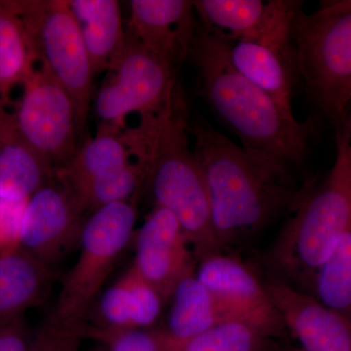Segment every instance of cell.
I'll use <instances>...</instances> for the list:
<instances>
[{
  "mask_svg": "<svg viewBox=\"0 0 351 351\" xmlns=\"http://www.w3.org/2000/svg\"><path fill=\"white\" fill-rule=\"evenodd\" d=\"M169 302L167 326L164 330L180 341L193 338L228 321L216 298L196 274L180 281Z\"/></svg>",
  "mask_w": 351,
  "mask_h": 351,
  "instance_id": "obj_21",
  "label": "cell"
},
{
  "mask_svg": "<svg viewBox=\"0 0 351 351\" xmlns=\"http://www.w3.org/2000/svg\"><path fill=\"white\" fill-rule=\"evenodd\" d=\"M297 73L320 117L335 126L351 101V0H325L313 13L302 2L292 20Z\"/></svg>",
  "mask_w": 351,
  "mask_h": 351,
  "instance_id": "obj_5",
  "label": "cell"
},
{
  "mask_svg": "<svg viewBox=\"0 0 351 351\" xmlns=\"http://www.w3.org/2000/svg\"><path fill=\"white\" fill-rule=\"evenodd\" d=\"M336 126L341 127V128L343 129V131L346 132V135H348V141H350L351 149V101L350 105L348 106V108H346L341 122H339L338 125Z\"/></svg>",
  "mask_w": 351,
  "mask_h": 351,
  "instance_id": "obj_31",
  "label": "cell"
},
{
  "mask_svg": "<svg viewBox=\"0 0 351 351\" xmlns=\"http://www.w3.org/2000/svg\"><path fill=\"white\" fill-rule=\"evenodd\" d=\"M351 226V149L336 126V156L320 182L302 184L285 223L263 255L267 280L311 295L314 277Z\"/></svg>",
  "mask_w": 351,
  "mask_h": 351,
  "instance_id": "obj_4",
  "label": "cell"
},
{
  "mask_svg": "<svg viewBox=\"0 0 351 351\" xmlns=\"http://www.w3.org/2000/svg\"><path fill=\"white\" fill-rule=\"evenodd\" d=\"M94 77L108 73L126 43L127 32L117 0H71Z\"/></svg>",
  "mask_w": 351,
  "mask_h": 351,
  "instance_id": "obj_19",
  "label": "cell"
},
{
  "mask_svg": "<svg viewBox=\"0 0 351 351\" xmlns=\"http://www.w3.org/2000/svg\"><path fill=\"white\" fill-rule=\"evenodd\" d=\"M173 339L175 351H279L277 339L239 320L223 321L184 341Z\"/></svg>",
  "mask_w": 351,
  "mask_h": 351,
  "instance_id": "obj_25",
  "label": "cell"
},
{
  "mask_svg": "<svg viewBox=\"0 0 351 351\" xmlns=\"http://www.w3.org/2000/svg\"><path fill=\"white\" fill-rule=\"evenodd\" d=\"M189 132L223 252L252 243L294 206L302 186L291 169L234 144L201 117L189 120Z\"/></svg>",
  "mask_w": 351,
  "mask_h": 351,
  "instance_id": "obj_1",
  "label": "cell"
},
{
  "mask_svg": "<svg viewBox=\"0 0 351 351\" xmlns=\"http://www.w3.org/2000/svg\"><path fill=\"white\" fill-rule=\"evenodd\" d=\"M127 34L179 71L199 27L193 1L132 0Z\"/></svg>",
  "mask_w": 351,
  "mask_h": 351,
  "instance_id": "obj_14",
  "label": "cell"
},
{
  "mask_svg": "<svg viewBox=\"0 0 351 351\" xmlns=\"http://www.w3.org/2000/svg\"><path fill=\"white\" fill-rule=\"evenodd\" d=\"M165 304L156 289L130 267L101 291L85 319V327L104 331L151 329Z\"/></svg>",
  "mask_w": 351,
  "mask_h": 351,
  "instance_id": "obj_16",
  "label": "cell"
},
{
  "mask_svg": "<svg viewBox=\"0 0 351 351\" xmlns=\"http://www.w3.org/2000/svg\"><path fill=\"white\" fill-rule=\"evenodd\" d=\"M135 160L121 131L99 127L98 133L78 147L75 156L55 171V178L66 188L105 177Z\"/></svg>",
  "mask_w": 351,
  "mask_h": 351,
  "instance_id": "obj_20",
  "label": "cell"
},
{
  "mask_svg": "<svg viewBox=\"0 0 351 351\" xmlns=\"http://www.w3.org/2000/svg\"><path fill=\"white\" fill-rule=\"evenodd\" d=\"M51 164L21 135L0 104V199L25 202L54 178Z\"/></svg>",
  "mask_w": 351,
  "mask_h": 351,
  "instance_id": "obj_17",
  "label": "cell"
},
{
  "mask_svg": "<svg viewBox=\"0 0 351 351\" xmlns=\"http://www.w3.org/2000/svg\"><path fill=\"white\" fill-rule=\"evenodd\" d=\"M230 46L199 24L188 59L195 66L203 99L245 149L289 169L302 165L319 120L287 117L269 94L233 66Z\"/></svg>",
  "mask_w": 351,
  "mask_h": 351,
  "instance_id": "obj_2",
  "label": "cell"
},
{
  "mask_svg": "<svg viewBox=\"0 0 351 351\" xmlns=\"http://www.w3.org/2000/svg\"><path fill=\"white\" fill-rule=\"evenodd\" d=\"M13 117L21 135L54 171L66 165L80 147L73 101L41 66L23 85Z\"/></svg>",
  "mask_w": 351,
  "mask_h": 351,
  "instance_id": "obj_10",
  "label": "cell"
},
{
  "mask_svg": "<svg viewBox=\"0 0 351 351\" xmlns=\"http://www.w3.org/2000/svg\"><path fill=\"white\" fill-rule=\"evenodd\" d=\"M84 336L99 339L107 351H174V341L164 329L104 331L84 326Z\"/></svg>",
  "mask_w": 351,
  "mask_h": 351,
  "instance_id": "obj_27",
  "label": "cell"
},
{
  "mask_svg": "<svg viewBox=\"0 0 351 351\" xmlns=\"http://www.w3.org/2000/svg\"><path fill=\"white\" fill-rule=\"evenodd\" d=\"M84 324L66 320L51 311L32 335L29 351H78Z\"/></svg>",
  "mask_w": 351,
  "mask_h": 351,
  "instance_id": "obj_28",
  "label": "cell"
},
{
  "mask_svg": "<svg viewBox=\"0 0 351 351\" xmlns=\"http://www.w3.org/2000/svg\"><path fill=\"white\" fill-rule=\"evenodd\" d=\"M137 196L90 213L83 223L80 255L64 276L53 311L63 319L84 324L117 261L134 239Z\"/></svg>",
  "mask_w": 351,
  "mask_h": 351,
  "instance_id": "obj_7",
  "label": "cell"
},
{
  "mask_svg": "<svg viewBox=\"0 0 351 351\" xmlns=\"http://www.w3.org/2000/svg\"><path fill=\"white\" fill-rule=\"evenodd\" d=\"M311 295L351 320V226L316 272Z\"/></svg>",
  "mask_w": 351,
  "mask_h": 351,
  "instance_id": "obj_24",
  "label": "cell"
},
{
  "mask_svg": "<svg viewBox=\"0 0 351 351\" xmlns=\"http://www.w3.org/2000/svg\"><path fill=\"white\" fill-rule=\"evenodd\" d=\"M84 214L54 176L25 204L20 248L54 271L60 261L80 245Z\"/></svg>",
  "mask_w": 351,
  "mask_h": 351,
  "instance_id": "obj_12",
  "label": "cell"
},
{
  "mask_svg": "<svg viewBox=\"0 0 351 351\" xmlns=\"http://www.w3.org/2000/svg\"><path fill=\"white\" fill-rule=\"evenodd\" d=\"M32 334L24 317L0 328V351H29Z\"/></svg>",
  "mask_w": 351,
  "mask_h": 351,
  "instance_id": "obj_30",
  "label": "cell"
},
{
  "mask_svg": "<svg viewBox=\"0 0 351 351\" xmlns=\"http://www.w3.org/2000/svg\"><path fill=\"white\" fill-rule=\"evenodd\" d=\"M54 277L53 270L20 247L0 255V328L43 304Z\"/></svg>",
  "mask_w": 351,
  "mask_h": 351,
  "instance_id": "obj_18",
  "label": "cell"
},
{
  "mask_svg": "<svg viewBox=\"0 0 351 351\" xmlns=\"http://www.w3.org/2000/svg\"><path fill=\"white\" fill-rule=\"evenodd\" d=\"M145 182V166L135 159L112 174L66 188L84 213H92L112 203L136 197Z\"/></svg>",
  "mask_w": 351,
  "mask_h": 351,
  "instance_id": "obj_26",
  "label": "cell"
},
{
  "mask_svg": "<svg viewBox=\"0 0 351 351\" xmlns=\"http://www.w3.org/2000/svg\"><path fill=\"white\" fill-rule=\"evenodd\" d=\"M199 24L235 43L258 36L269 1L262 0H196L193 1Z\"/></svg>",
  "mask_w": 351,
  "mask_h": 351,
  "instance_id": "obj_23",
  "label": "cell"
},
{
  "mask_svg": "<svg viewBox=\"0 0 351 351\" xmlns=\"http://www.w3.org/2000/svg\"><path fill=\"white\" fill-rule=\"evenodd\" d=\"M96 351H107L106 350H96Z\"/></svg>",
  "mask_w": 351,
  "mask_h": 351,
  "instance_id": "obj_32",
  "label": "cell"
},
{
  "mask_svg": "<svg viewBox=\"0 0 351 351\" xmlns=\"http://www.w3.org/2000/svg\"><path fill=\"white\" fill-rule=\"evenodd\" d=\"M292 351H301L300 350H292Z\"/></svg>",
  "mask_w": 351,
  "mask_h": 351,
  "instance_id": "obj_33",
  "label": "cell"
},
{
  "mask_svg": "<svg viewBox=\"0 0 351 351\" xmlns=\"http://www.w3.org/2000/svg\"><path fill=\"white\" fill-rule=\"evenodd\" d=\"M301 1L269 0L258 36L232 43L230 59L247 80L269 95L287 117L295 119L292 94L295 68L292 20Z\"/></svg>",
  "mask_w": 351,
  "mask_h": 351,
  "instance_id": "obj_9",
  "label": "cell"
},
{
  "mask_svg": "<svg viewBox=\"0 0 351 351\" xmlns=\"http://www.w3.org/2000/svg\"><path fill=\"white\" fill-rule=\"evenodd\" d=\"M188 110L182 92L169 112L141 119L124 132L156 206L167 209L179 221L196 262L223 253L217 239L204 178L191 145Z\"/></svg>",
  "mask_w": 351,
  "mask_h": 351,
  "instance_id": "obj_3",
  "label": "cell"
},
{
  "mask_svg": "<svg viewBox=\"0 0 351 351\" xmlns=\"http://www.w3.org/2000/svg\"><path fill=\"white\" fill-rule=\"evenodd\" d=\"M135 257L131 267L168 304L180 281L195 274L193 249L174 215L154 206L134 235Z\"/></svg>",
  "mask_w": 351,
  "mask_h": 351,
  "instance_id": "obj_13",
  "label": "cell"
},
{
  "mask_svg": "<svg viewBox=\"0 0 351 351\" xmlns=\"http://www.w3.org/2000/svg\"><path fill=\"white\" fill-rule=\"evenodd\" d=\"M196 276L213 294L228 320H239L280 339L287 335L267 286L240 258L226 252L200 261Z\"/></svg>",
  "mask_w": 351,
  "mask_h": 351,
  "instance_id": "obj_11",
  "label": "cell"
},
{
  "mask_svg": "<svg viewBox=\"0 0 351 351\" xmlns=\"http://www.w3.org/2000/svg\"><path fill=\"white\" fill-rule=\"evenodd\" d=\"M31 40L19 16L0 1V104L9 108L16 88H22L36 69Z\"/></svg>",
  "mask_w": 351,
  "mask_h": 351,
  "instance_id": "obj_22",
  "label": "cell"
},
{
  "mask_svg": "<svg viewBox=\"0 0 351 351\" xmlns=\"http://www.w3.org/2000/svg\"><path fill=\"white\" fill-rule=\"evenodd\" d=\"M7 5L19 16L36 63L68 92L82 135L93 97V71L69 0H15Z\"/></svg>",
  "mask_w": 351,
  "mask_h": 351,
  "instance_id": "obj_6",
  "label": "cell"
},
{
  "mask_svg": "<svg viewBox=\"0 0 351 351\" xmlns=\"http://www.w3.org/2000/svg\"><path fill=\"white\" fill-rule=\"evenodd\" d=\"M27 202L0 199V255L19 248L21 226Z\"/></svg>",
  "mask_w": 351,
  "mask_h": 351,
  "instance_id": "obj_29",
  "label": "cell"
},
{
  "mask_svg": "<svg viewBox=\"0 0 351 351\" xmlns=\"http://www.w3.org/2000/svg\"><path fill=\"white\" fill-rule=\"evenodd\" d=\"M178 71L145 50L127 34L123 49L95 97L100 127L121 131L126 117L141 119L169 112L177 100Z\"/></svg>",
  "mask_w": 351,
  "mask_h": 351,
  "instance_id": "obj_8",
  "label": "cell"
},
{
  "mask_svg": "<svg viewBox=\"0 0 351 351\" xmlns=\"http://www.w3.org/2000/svg\"><path fill=\"white\" fill-rule=\"evenodd\" d=\"M288 332L301 351H351V320L284 284L265 281Z\"/></svg>",
  "mask_w": 351,
  "mask_h": 351,
  "instance_id": "obj_15",
  "label": "cell"
}]
</instances>
